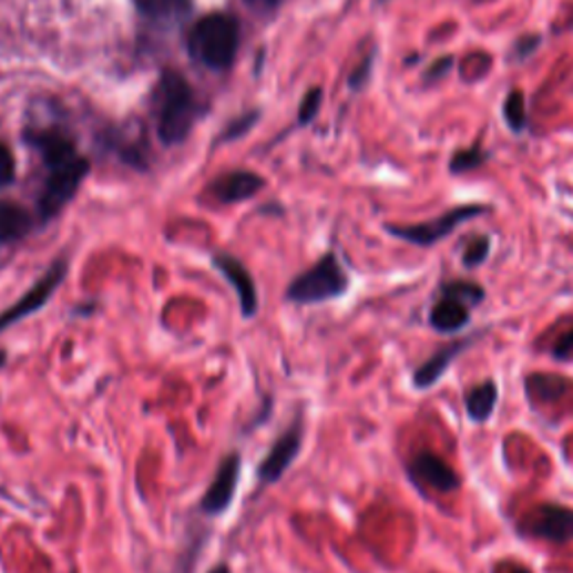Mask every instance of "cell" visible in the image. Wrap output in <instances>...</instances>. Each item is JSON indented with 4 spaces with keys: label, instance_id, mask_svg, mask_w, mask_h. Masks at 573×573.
<instances>
[{
    "label": "cell",
    "instance_id": "obj_1",
    "mask_svg": "<svg viewBox=\"0 0 573 573\" xmlns=\"http://www.w3.org/2000/svg\"><path fill=\"white\" fill-rule=\"evenodd\" d=\"M32 142L43 153V160L50 171L39 199V213L43 219H52L74 197L76 188L81 186L88 173V162L74 151L72 142L61 133H39L32 135Z\"/></svg>",
    "mask_w": 573,
    "mask_h": 573
},
{
    "label": "cell",
    "instance_id": "obj_2",
    "mask_svg": "<svg viewBox=\"0 0 573 573\" xmlns=\"http://www.w3.org/2000/svg\"><path fill=\"white\" fill-rule=\"evenodd\" d=\"M487 300V287L469 278H446L439 283L430 309L428 325L441 336H454L464 331L473 311Z\"/></svg>",
    "mask_w": 573,
    "mask_h": 573
},
{
    "label": "cell",
    "instance_id": "obj_3",
    "mask_svg": "<svg viewBox=\"0 0 573 573\" xmlns=\"http://www.w3.org/2000/svg\"><path fill=\"white\" fill-rule=\"evenodd\" d=\"M238 43V23L226 14H211L197 21L188 34V50L193 59L211 70H226L232 65Z\"/></svg>",
    "mask_w": 573,
    "mask_h": 573
},
{
    "label": "cell",
    "instance_id": "obj_4",
    "mask_svg": "<svg viewBox=\"0 0 573 573\" xmlns=\"http://www.w3.org/2000/svg\"><path fill=\"white\" fill-rule=\"evenodd\" d=\"M350 276L334 252L325 254L314 267L298 274L287 287V300L296 305H318L346 296Z\"/></svg>",
    "mask_w": 573,
    "mask_h": 573
},
{
    "label": "cell",
    "instance_id": "obj_5",
    "mask_svg": "<svg viewBox=\"0 0 573 573\" xmlns=\"http://www.w3.org/2000/svg\"><path fill=\"white\" fill-rule=\"evenodd\" d=\"M491 211H493V206H489V204H478V202L460 204V206H452V208L443 211L441 215L426 219V222L386 224V232L397 241H403L419 249H430V247L439 245L441 241H446L448 236H452L462 224L478 219Z\"/></svg>",
    "mask_w": 573,
    "mask_h": 573
},
{
    "label": "cell",
    "instance_id": "obj_6",
    "mask_svg": "<svg viewBox=\"0 0 573 573\" xmlns=\"http://www.w3.org/2000/svg\"><path fill=\"white\" fill-rule=\"evenodd\" d=\"M195 120V101L188 83L175 74H164L157 88V126L166 144H180Z\"/></svg>",
    "mask_w": 573,
    "mask_h": 573
},
{
    "label": "cell",
    "instance_id": "obj_7",
    "mask_svg": "<svg viewBox=\"0 0 573 573\" xmlns=\"http://www.w3.org/2000/svg\"><path fill=\"white\" fill-rule=\"evenodd\" d=\"M520 538L540 540L546 544L573 542V509L557 502H542L531 507L515 524Z\"/></svg>",
    "mask_w": 573,
    "mask_h": 573
},
{
    "label": "cell",
    "instance_id": "obj_8",
    "mask_svg": "<svg viewBox=\"0 0 573 573\" xmlns=\"http://www.w3.org/2000/svg\"><path fill=\"white\" fill-rule=\"evenodd\" d=\"M406 475L419 491H434L439 495H452L464 487L457 473L434 450H417L406 460Z\"/></svg>",
    "mask_w": 573,
    "mask_h": 573
},
{
    "label": "cell",
    "instance_id": "obj_9",
    "mask_svg": "<svg viewBox=\"0 0 573 573\" xmlns=\"http://www.w3.org/2000/svg\"><path fill=\"white\" fill-rule=\"evenodd\" d=\"M65 276H68V260L65 258L54 260L52 267L12 307L0 311V334L10 329L12 325L25 320L28 316L37 314L39 309H43L52 300L54 291L63 285Z\"/></svg>",
    "mask_w": 573,
    "mask_h": 573
},
{
    "label": "cell",
    "instance_id": "obj_10",
    "mask_svg": "<svg viewBox=\"0 0 573 573\" xmlns=\"http://www.w3.org/2000/svg\"><path fill=\"white\" fill-rule=\"evenodd\" d=\"M487 331L484 329H475L467 336H460V338H452L448 340L446 346H441L439 350H434L423 364H419L412 372V386L415 390H430L434 388L443 377L446 372L452 368V364L460 359L464 352H469L475 342L484 336Z\"/></svg>",
    "mask_w": 573,
    "mask_h": 573
},
{
    "label": "cell",
    "instance_id": "obj_11",
    "mask_svg": "<svg viewBox=\"0 0 573 573\" xmlns=\"http://www.w3.org/2000/svg\"><path fill=\"white\" fill-rule=\"evenodd\" d=\"M305 439V426L300 419H296L269 448L263 464L258 467V480L260 484H276L283 480V475L289 471V467L296 462L300 454Z\"/></svg>",
    "mask_w": 573,
    "mask_h": 573
},
{
    "label": "cell",
    "instance_id": "obj_12",
    "mask_svg": "<svg viewBox=\"0 0 573 573\" xmlns=\"http://www.w3.org/2000/svg\"><path fill=\"white\" fill-rule=\"evenodd\" d=\"M241 467L243 460L238 452H228L224 460L219 462L213 482L208 484L199 509L206 515H222L228 507H232L234 498H236V489H238V480H241Z\"/></svg>",
    "mask_w": 573,
    "mask_h": 573
},
{
    "label": "cell",
    "instance_id": "obj_13",
    "mask_svg": "<svg viewBox=\"0 0 573 573\" xmlns=\"http://www.w3.org/2000/svg\"><path fill=\"white\" fill-rule=\"evenodd\" d=\"M213 265L228 280V285L234 287L243 316L254 318L260 307V300H258V289H256V283H254L249 269L236 256H228V254H215Z\"/></svg>",
    "mask_w": 573,
    "mask_h": 573
},
{
    "label": "cell",
    "instance_id": "obj_14",
    "mask_svg": "<svg viewBox=\"0 0 573 573\" xmlns=\"http://www.w3.org/2000/svg\"><path fill=\"white\" fill-rule=\"evenodd\" d=\"M500 386L495 379H482L464 390V410L473 423H487L495 415Z\"/></svg>",
    "mask_w": 573,
    "mask_h": 573
},
{
    "label": "cell",
    "instance_id": "obj_15",
    "mask_svg": "<svg viewBox=\"0 0 573 573\" xmlns=\"http://www.w3.org/2000/svg\"><path fill=\"white\" fill-rule=\"evenodd\" d=\"M573 390V381L560 375H546V372H535L524 379V392L529 403L535 406H553L560 401L566 392Z\"/></svg>",
    "mask_w": 573,
    "mask_h": 573
},
{
    "label": "cell",
    "instance_id": "obj_16",
    "mask_svg": "<svg viewBox=\"0 0 573 573\" xmlns=\"http://www.w3.org/2000/svg\"><path fill=\"white\" fill-rule=\"evenodd\" d=\"M263 184H265L263 177L247 171H238L215 180V184L211 186V193L224 204H234V202L254 197L263 188Z\"/></svg>",
    "mask_w": 573,
    "mask_h": 573
},
{
    "label": "cell",
    "instance_id": "obj_17",
    "mask_svg": "<svg viewBox=\"0 0 573 573\" xmlns=\"http://www.w3.org/2000/svg\"><path fill=\"white\" fill-rule=\"evenodd\" d=\"M135 3L146 19L162 28L180 25L191 12V0H135Z\"/></svg>",
    "mask_w": 573,
    "mask_h": 573
},
{
    "label": "cell",
    "instance_id": "obj_18",
    "mask_svg": "<svg viewBox=\"0 0 573 573\" xmlns=\"http://www.w3.org/2000/svg\"><path fill=\"white\" fill-rule=\"evenodd\" d=\"M32 228V215L17 202H0V245L23 241Z\"/></svg>",
    "mask_w": 573,
    "mask_h": 573
},
{
    "label": "cell",
    "instance_id": "obj_19",
    "mask_svg": "<svg viewBox=\"0 0 573 573\" xmlns=\"http://www.w3.org/2000/svg\"><path fill=\"white\" fill-rule=\"evenodd\" d=\"M502 120L507 129L513 135H522L529 131V110H526V96L520 88L509 90V94L502 101Z\"/></svg>",
    "mask_w": 573,
    "mask_h": 573
},
{
    "label": "cell",
    "instance_id": "obj_20",
    "mask_svg": "<svg viewBox=\"0 0 573 573\" xmlns=\"http://www.w3.org/2000/svg\"><path fill=\"white\" fill-rule=\"evenodd\" d=\"M491 249H493V238L489 234H473V236L464 238L462 241V256H460L462 267L467 272L480 269L489 260Z\"/></svg>",
    "mask_w": 573,
    "mask_h": 573
},
{
    "label": "cell",
    "instance_id": "obj_21",
    "mask_svg": "<svg viewBox=\"0 0 573 573\" xmlns=\"http://www.w3.org/2000/svg\"><path fill=\"white\" fill-rule=\"evenodd\" d=\"M489 160H491V153L484 151V146L475 144L471 149H462V151L452 153V157L448 160V171H450V175H467V173L482 168Z\"/></svg>",
    "mask_w": 573,
    "mask_h": 573
},
{
    "label": "cell",
    "instance_id": "obj_22",
    "mask_svg": "<svg viewBox=\"0 0 573 573\" xmlns=\"http://www.w3.org/2000/svg\"><path fill=\"white\" fill-rule=\"evenodd\" d=\"M546 355L560 364L573 361V325L557 331V336L551 338V342L546 346Z\"/></svg>",
    "mask_w": 573,
    "mask_h": 573
},
{
    "label": "cell",
    "instance_id": "obj_23",
    "mask_svg": "<svg viewBox=\"0 0 573 573\" xmlns=\"http://www.w3.org/2000/svg\"><path fill=\"white\" fill-rule=\"evenodd\" d=\"M540 45H542V34H522L509 48V61L524 63L526 59H531L538 52Z\"/></svg>",
    "mask_w": 573,
    "mask_h": 573
},
{
    "label": "cell",
    "instance_id": "obj_24",
    "mask_svg": "<svg viewBox=\"0 0 573 573\" xmlns=\"http://www.w3.org/2000/svg\"><path fill=\"white\" fill-rule=\"evenodd\" d=\"M452 65H454V57H452V54L437 57V59L428 65V70L423 72V83H426V85H428V83L434 85V83L443 81V79L450 74Z\"/></svg>",
    "mask_w": 573,
    "mask_h": 573
},
{
    "label": "cell",
    "instance_id": "obj_25",
    "mask_svg": "<svg viewBox=\"0 0 573 573\" xmlns=\"http://www.w3.org/2000/svg\"><path fill=\"white\" fill-rule=\"evenodd\" d=\"M320 101H323L320 88H314V90L307 92V96H305V101H303V105H300V122H303V124L316 117V112H318V108H320Z\"/></svg>",
    "mask_w": 573,
    "mask_h": 573
},
{
    "label": "cell",
    "instance_id": "obj_26",
    "mask_svg": "<svg viewBox=\"0 0 573 573\" xmlns=\"http://www.w3.org/2000/svg\"><path fill=\"white\" fill-rule=\"evenodd\" d=\"M14 182V160L10 151L0 144V188H6Z\"/></svg>",
    "mask_w": 573,
    "mask_h": 573
},
{
    "label": "cell",
    "instance_id": "obj_27",
    "mask_svg": "<svg viewBox=\"0 0 573 573\" xmlns=\"http://www.w3.org/2000/svg\"><path fill=\"white\" fill-rule=\"evenodd\" d=\"M370 70H372V57H368V59L364 61V65L357 68V72H355L352 79H350V85H352V88L366 85V81L370 79Z\"/></svg>",
    "mask_w": 573,
    "mask_h": 573
},
{
    "label": "cell",
    "instance_id": "obj_28",
    "mask_svg": "<svg viewBox=\"0 0 573 573\" xmlns=\"http://www.w3.org/2000/svg\"><path fill=\"white\" fill-rule=\"evenodd\" d=\"M495 573H533L529 566H524L522 562L520 564H498L495 566Z\"/></svg>",
    "mask_w": 573,
    "mask_h": 573
},
{
    "label": "cell",
    "instance_id": "obj_29",
    "mask_svg": "<svg viewBox=\"0 0 573 573\" xmlns=\"http://www.w3.org/2000/svg\"><path fill=\"white\" fill-rule=\"evenodd\" d=\"M208 573H232V569H228L226 562H219L217 566H213Z\"/></svg>",
    "mask_w": 573,
    "mask_h": 573
}]
</instances>
